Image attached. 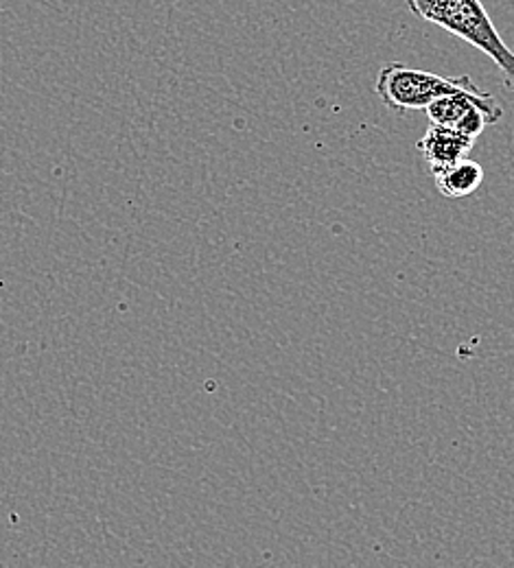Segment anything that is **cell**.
Returning a JSON list of instances; mask_svg holds the SVG:
<instances>
[{"instance_id":"cell-2","label":"cell","mask_w":514,"mask_h":568,"mask_svg":"<svg viewBox=\"0 0 514 568\" xmlns=\"http://www.w3.org/2000/svg\"><path fill=\"white\" fill-rule=\"evenodd\" d=\"M374 92L381 99V103L399 114L405 116L412 110H427L434 101L449 94H486L471 81V77H442L436 72L419 71L410 69L405 64H385L374 83Z\"/></svg>"},{"instance_id":"cell-6","label":"cell","mask_w":514,"mask_h":568,"mask_svg":"<svg viewBox=\"0 0 514 568\" xmlns=\"http://www.w3.org/2000/svg\"><path fill=\"white\" fill-rule=\"evenodd\" d=\"M513 158H514V153H513Z\"/></svg>"},{"instance_id":"cell-3","label":"cell","mask_w":514,"mask_h":568,"mask_svg":"<svg viewBox=\"0 0 514 568\" xmlns=\"http://www.w3.org/2000/svg\"><path fill=\"white\" fill-rule=\"evenodd\" d=\"M427 119L432 125L451 128L464 136L480 139L486 125H497L504 119L502 103L491 94H449L434 101L427 110Z\"/></svg>"},{"instance_id":"cell-1","label":"cell","mask_w":514,"mask_h":568,"mask_svg":"<svg viewBox=\"0 0 514 568\" xmlns=\"http://www.w3.org/2000/svg\"><path fill=\"white\" fill-rule=\"evenodd\" d=\"M407 9L488 55L514 92V51L495 29L482 0H405Z\"/></svg>"},{"instance_id":"cell-4","label":"cell","mask_w":514,"mask_h":568,"mask_svg":"<svg viewBox=\"0 0 514 568\" xmlns=\"http://www.w3.org/2000/svg\"><path fill=\"white\" fill-rule=\"evenodd\" d=\"M416 146L423 153L432 175H436L442 169L464 160L473 151L475 139L464 136L444 125H432Z\"/></svg>"},{"instance_id":"cell-5","label":"cell","mask_w":514,"mask_h":568,"mask_svg":"<svg viewBox=\"0 0 514 568\" xmlns=\"http://www.w3.org/2000/svg\"><path fill=\"white\" fill-rule=\"evenodd\" d=\"M436 180V189L442 197L446 200H462L473 195L482 182H484V169L480 162L464 158L446 169H442L441 173L434 175Z\"/></svg>"}]
</instances>
